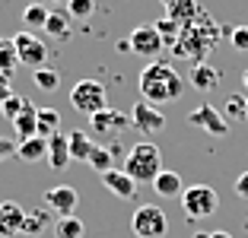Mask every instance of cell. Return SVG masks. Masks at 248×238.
<instances>
[{
    "label": "cell",
    "mask_w": 248,
    "mask_h": 238,
    "mask_svg": "<svg viewBox=\"0 0 248 238\" xmlns=\"http://www.w3.org/2000/svg\"><path fill=\"white\" fill-rule=\"evenodd\" d=\"M127 42H131V54H143V58H156V54L166 48L159 32H156V26H137V29L127 35Z\"/></svg>",
    "instance_id": "cell-9"
},
{
    "label": "cell",
    "mask_w": 248,
    "mask_h": 238,
    "mask_svg": "<svg viewBox=\"0 0 248 238\" xmlns=\"http://www.w3.org/2000/svg\"><path fill=\"white\" fill-rule=\"evenodd\" d=\"M131 124H134L137 130H143V134H159V130L166 127V118H162L159 111L150 105V102L140 99L137 105L131 108Z\"/></svg>",
    "instance_id": "cell-11"
},
{
    "label": "cell",
    "mask_w": 248,
    "mask_h": 238,
    "mask_svg": "<svg viewBox=\"0 0 248 238\" xmlns=\"http://www.w3.org/2000/svg\"><path fill=\"white\" fill-rule=\"evenodd\" d=\"M45 32L51 38H67L70 35V16L67 13H51L48 22H45Z\"/></svg>",
    "instance_id": "cell-29"
},
{
    "label": "cell",
    "mask_w": 248,
    "mask_h": 238,
    "mask_svg": "<svg viewBox=\"0 0 248 238\" xmlns=\"http://www.w3.org/2000/svg\"><path fill=\"white\" fill-rule=\"evenodd\" d=\"M16 140H7V137H0V162H3V159H10V156H16Z\"/></svg>",
    "instance_id": "cell-35"
},
{
    "label": "cell",
    "mask_w": 248,
    "mask_h": 238,
    "mask_svg": "<svg viewBox=\"0 0 248 238\" xmlns=\"http://www.w3.org/2000/svg\"><path fill=\"white\" fill-rule=\"evenodd\" d=\"M219 26L210 19V16L201 10V13L194 16V19L188 22L182 29V35H178V45H175V54L178 58H188L194 60V64H204V58L213 51V45L219 42Z\"/></svg>",
    "instance_id": "cell-2"
},
{
    "label": "cell",
    "mask_w": 248,
    "mask_h": 238,
    "mask_svg": "<svg viewBox=\"0 0 248 238\" xmlns=\"http://www.w3.org/2000/svg\"><path fill=\"white\" fill-rule=\"evenodd\" d=\"M13 48H16L19 64L32 67V70L45 67V60H48V45H45L42 38H35L32 32H16L13 35Z\"/></svg>",
    "instance_id": "cell-7"
},
{
    "label": "cell",
    "mask_w": 248,
    "mask_h": 238,
    "mask_svg": "<svg viewBox=\"0 0 248 238\" xmlns=\"http://www.w3.org/2000/svg\"><path fill=\"white\" fill-rule=\"evenodd\" d=\"M115 48H118V51H121V54H131V42H127V38H121V42H118V45H115Z\"/></svg>",
    "instance_id": "cell-38"
},
{
    "label": "cell",
    "mask_w": 248,
    "mask_h": 238,
    "mask_svg": "<svg viewBox=\"0 0 248 238\" xmlns=\"http://www.w3.org/2000/svg\"><path fill=\"white\" fill-rule=\"evenodd\" d=\"M210 238H232V235H229V232H213Z\"/></svg>",
    "instance_id": "cell-39"
},
{
    "label": "cell",
    "mask_w": 248,
    "mask_h": 238,
    "mask_svg": "<svg viewBox=\"0 0 248 238\" xmlns=\"http://www.w3.org/2000/svg\"><path fill=\"white\" fill-rule=\"evenodd\" d=\"M61 127V115L54 108H38V137H54Z\"/></svg>",
    "instance_id": "cell-24"
},
{
    "label": "cell",
    "mask_w": 248,
    "mask_h": 238,
    "mask_svg": "<svg viewBox=\"0 0 248 238\" xmlns=\"http://www.w3.org/2000/svg\"><path fill=\"white\" fill-rule=\"evenodd\" d=\"M42 3H61V0H42Z\"/></svg>",
    "instance_id": "cell-42"
},
{
    "label": "cell",
    "mask_w": 248,
    "mask_h": 238,
    "mask_svg": "<svg viewBox=\"0 0 248 238\" xmlns=\"http://www.w3.org/2000/svg\"><path fill=\"white\" fill-rule=\"evenodd\" d=\"M95 10V0H67V16L70 19H86Z\"/></svg>",
    "instance_id": "cell-32"
},
{
    "label": "cell",
    "mask_w": 248,
    "mask_h": 238,
    "mask_svg": "<svg viewBox=\"0 0 248 238\" xmlns=\"http://www.w3.org/2000/svg\"><path fill=\"white\" fill-rule=\"evenodd\" d=\"M48 165H51L54 172L70 165V140H67V134L48 137Z\"/></svg>",
    "instance_id": "cell-17"
},
{
    "label": "cell",
    "mask_w": 248,
    "mask_h": 238,
    "mask_svg": "<svg viewBox=\"0 0 248 238\" xmlns=\"http://www.w3.org/2000/svg\"><path fill=\"white\" fill-rule=\"evenodd\" d=\"M191 238H210V235H207V232H194V235H191Z\"/></svg>",
    "instance_id": "cell-41"
},
{
    "label": "cell",
    "mask_w": 248,
    "mask_h": 238,
    "mask_svg": "<svg viewBox=\"0 0 248 238\" xmlns=\"http://www.w3.org/2000/svg\"><path fill=\"white\" fill-rule=\"evenodd\" d=\"M197 13H201L197 0H172V3H166V19L178 22V26H188Z\"/></svg>",
    "instance_id": "cell-19"
},
{
    "label": "cell",
    "mask_w": 248,
    "mask_h": 238,
    "mask_svg": "<svg viewBox=\"0 0 248 238\" xmlns=\"http://www.w3.org/2000/svg\"><path fill=\"white\" fill-rule=\"evenodd\" d=\"M13 130H16V137H19V143L38 137V108L32 105V102H26V108L13 118Z\"/></svg>",
    "instance_id": "cell-16"
},
{
    "label": "cell",
    "mask_w": 248,
    "mask_h": 238,
    "mask_svg": "<svg viewBox=\"0 0 248 238\" xmlns=\"http://www.w3.org/2000/svg\"><path fill=\"white\" fill-rule=\"evenodd\" d=\"M182 200V209L188 219H207L213 216L219 209V194L213 188H207V184H191V188H185V194L178 197Z\"/></svg>",
    "instance_id": "cell-4"
},
{
    "label": "cell",
    "mask_w": 248,
    "mask_h": 238,
    "mask_svg": "<svg viewBox=\"0 0 248 238\" xmlns=\"http://www.w3.org/2000/svg\"><path fill=\"white\" fill-rule=\"evenodd\" d=\"M16 156L22 162H38V159H48V140L45 137H32V140H22L16 146Z\"/></svg>",
    "instance_id": "cell-20"
},
{
    "label": "cell",
    "mask_w": 248,
    "mask_h": 238,
    "mask_svg": "<svg viewBox=\"0 0 248 238\" xmlns=\"http://www.w3.org/2000/svg\"><path fill=\"white\" fill-rule=\"evenodd\" d=\"M153 191H156L159 197H169V200H172V197H182V194H185L182 175L172 172V168H162V172L153 178Z\"/></svg>",
    "instance_id": "cell-18"
},
{
    "label": "cell",
    "mask_w": 248,
    "mask_h": 238,
    "mask_svg": "<svg viewBox=\"0 0 248 238\" xmlns=\"http://www.w3.org/2000/svg\"><path fill=\"white\" fill-rule=\"evenodd\" d=\"M35 86L45 89V92H51V89L61 86V73L54 70V67H38L35 70Z\"/></svg>",
    "instance_id": "cell-31"
},
{
    "label": "cell",
    "mask_w": 248,
    "mask_h": 238,
    "mask_svg": "<svg viewBox=\"0 0 248 238\" xmlns=\"http://www.w3.org/2000/svg\"><path fill=\"white\" fill-rule=\"evenodd\" d=\"M13 95V86H10V76H3L0 73V108H3V102Z\"/></svg>",
    "instance_id": "cell-36"
},
{
    "label": "cell",
    "mask_w": 248,
    "mask_h": 238,
    "mask_svg": "<svg viewBox=\"0 0 248 238\" xmlns=\"http://www.w3.org/2000/svg\"><path fill=\"white\" fill-rule=\"evenodd\" d=\"M86 225H83L80 216H64L54 223V238H83Z\"/></svg>",
    "instance_id": "cell-23"
},
{
    "label": "cell",
    "mask_w": 248,
    "mask_h": 238,
    "mask_svg": "<svg viewBox=\"0 0 248 238\" xmlns=\"http://www.w3.org/2000/svg\"><path fill=\"white\" fill-rule=\"evenodd\" d=\"M188 83L197 89V92H213V89L219 86V70H213L207 60H204V64H191Z\"/></svg>",
    "instance_id": "cell-14"
},
{
    "label": "cell",
    "mask_w": 248,
    "mask_h": 238,
    "mask_svg": "<svg viewBox=\"0 0 248 238\" xmlns=\"http://www.w3.org/2000/svg\"><path fill=\"white\" fill-rule=\"evenodd\" d=\"M77 203H80V194H77V191H73L70 184H61V188L45 191V209L58 213L61 219H64V216H73Z\"/></svg>",
    "instance_id": "cell-10"
},
{
    "label": "cell",
    "mask_w": 248,
    "mask_h": 238,
    "mask_svg": "<svg viewBox=\"0 0 248 238\" xmlns=\"http://www.w3.org/2000/svg\"><path fill=\"white\" fill-rule=\"evenodd\" d=\"M70 105L77 111H83L86 118H93V115L108 108V92H105V86L95 83V79H80V83L70 89Z\"/></svg>",
    "instance_id": "cell-5"
},
{
    "label": "cell",
    "mask_w": 248,
    "mask_h": 238,
    "mask_svg": "<svg viewBox=\"0 0 248 238\" xmlns=\"http://www.w3.org/2000/svg\"><path fill=\"white\" fill-rule=\"evenodd\" d=\"M229 42H232L235 51H248V26H235V29H229Z\"/></svg>",
    "instance_id": "cell-34"
},
{
    "label": "cell",
    "mask_w": 248,
    "mask_h": 238,
    "mask_svg": "<svg viewBox=\"0 0 248 238\" xmlns=\"http://www.w3.org/2000/svg\"><path fill=\"white\" fill-rule=\"evenodd\" d=\"M102 184H105V188H108L115 197H121V200H131V197H137V181L127 178V175H124L121 168L102 172Z\"/></svg>",
    "instance_id": "cell-13"
},
{
    "label": "cell",
    "mask_w": 248,
    "mask_h": 238,
    "mask_svg": "<svg viewBox=\"0 0 248 238\" xmlns=\"http://www.w3.org/2000/svg\"><path fill=\"white\" fill-rule=\"evenodd\" d=\"M182 29H185V26H178V22L166 19V16L156 22V32H159V38H162V45H166V48H175V45H178V35H182Z\"/></svg>",
    "instance_id": "cell-27"
},
{
    "label": "cell",
    "mask_w": 248,
    "mask_h": 238,
    "mask_svg": "<svg viewBox=\"0 0 248 238\" xmlns=\"http://www.w3.org/2000/svg\"><path fill=\"white\" fill-rule=\"evenodd\" d=\"M70 159H77V162H86L89 159V152H93V140L86 137V134H83V130H70Z\"/></svg>",
    "instance_id": "cell-21"
},
{
    "label": "cell",
    "mask_w": 248,
    "mask_h": 238,
    "mask_svg": "<svg viewBox=\"0 0 248 238\" xmlns=\"http://www.w3.org/2000/svg\"><path fill=\"white\" fill-rule=\"evenodd\" d=\"M245 121H248V102H245Z\"/></svg>",
    "instance_id": "cell-43"
},
{
    "label": "cell",
    "mask_w": 248,
    "mask_h": 238,
    "mask_svg": "<svg viewBox=\"0 0 248 238\" xmlns=\"http://www.w3.org/2000/svg\"><path fill=\"white\" fill-rule=\"evenodd\" d=\"M26 209L19 203H0V238H16L22 232Z\"/></svg>",
    "instance_id": "cell-12"
},
{
    "label": "cell",
    "mask_w": 248,
    "mask_h": 238,
    "mask_svg": "<svg viewBox=\"0 0 248 238\" xmlns=\"http://www.w3.org/2000/svg\"><path fill=\"white\" fill-rule=\"evenodd\" d=\"M51 223L48 219V213H45V207H35V209H26V219H22V232L26 235H42L45 225Z\"/></svg>",
    "instance_id": "cell-22"
},
{
    "label": "cell",
    "mask_w": 248,
    "mask_h": 238,
    "mask_svg": "<svg viewBox=\"0 0 248 238\" xmlns=\"http://www.w3.org/2000/svg\"><path fill=\"white\" fill-rule=\"evenodd\" d=\"M182 92H185L182 73L172 64H166V60H153V64H146V70L140 73V95L153 108L162 105V102H178Z\"/></svg>",
    "instance_id": "cell-1"
},
{
    "label": "cell",
    "mask_w": 248,
    "mask_h": 238,
    "mask_svg": "<svg viewBox=\"0 0 248 238\" xmlns=\"http://www.w3.org/2000/svg\"><path fill=\"white\" fill-rule=\"evenodd\" d=\"M235 194H239L242 200H248V172H242L239 178H235Z\"/></svg>",
    "instance_id": "cell-37"
},
{
    "label": "cell",
    "mask_w": 248,
    "mask_h": 238,
    "mask_svg": "<svg viewBox=\"0 0 248 238\" xmlns=\"http://www.w3.org/2000/svg\"><path fill=\"white\" fill-rule=\"evenodd\" d=\"M131 229H134L137 238H166L169 216L159 207H153V203H143V207H137V213H134Z\"/></svg>",
    "instance_id": "cell-6"
},
{
    "label": "cell",
    "mask_w": 248,
    "mask_h": 238,
    "mask_svg": "<svg viewBox=\"0 0 248 238\" xmlns=\"http://www.w3.org/2000/svg\"><path fill=\"white\" fill-rule=\"evenodd\" d=\"M245 102L248 95H229L226 105H223V118L226 121H245Z\"/></svg>",
    "instance_id": "cell-30"
},
{
    "label": "cell",
    "mask_w": 248,
    "mask_h": 238,
    "mask_svg": "<svg viewBox=\"0 0 248 238\" xmlns=\"http://www.w3.org/2000/svg\"><path fill=\"white\" fill-rule=\"evenodd\" d=\"M188 124L207 130V134H213V137H226V130H229V121L223 118V111H217L213 105H197V108L188 115Z\"/></svg>",
    "instance_id": "cell-8"
},
{
    "label": "cell",
    "mask_w": 248,
    "mask_h": 238,
    "mask_svg": "<svg viewBox=\"0 0 248 238\" xmlns=\"http://www.w3.org/2000/svg\"><path fill=\"white\" fill-rule=\"evenodd\" d=\"M86 162H89V165H93L99 175H102V172H111V168H115V165H111V162H115V156H111L108 146H93V152H89Z\"/></svg>",
    "instance_id": "cell-26"
},
{
    "label": "cell",
    "mask_w": 248,
    "mask_h": 238,
    "mask_svg": "<svg viewBox=\"0 0 248 238\" xmlns=\"http://www.w3.org/2000/svg\"><path fill=\"white\" fill-rule=\"evenodd\" d=\"M22 108H26V99H22V95H16V92H13V95H10L7 102H3V108H0V115H3V118H10V121H13V118L19 115Z\"/></svg>",
    "instance_id": "cell-33"
},
{
    "label": "cell",
    "mask_w": 248,
    "mask_h": 238,
    "mask_svg": "<svg viewBox=\"0 0 248 238\" xmlns=\"http://www.w3.org/2000/svg\"><path fill=\"white\" fill-rule=\"evenodd\" d=\"M127 178H134L137 184H143V181H150L153 184V178L162 172V152L156 143H150V140H140V143L131 146V152H127V159H124V168H121Z\"/></svg>",
    "instance_id": "cell-3"
},
{
    "label": "cell",
    "mask_w": 248,
    "mask_h": 238,
    "mask_svg": "<svg viewBox=\"0 0 248 238\" xmlns=\"http://www.w3.org/2000/svg\"><path fill=\"white\" fill-rule=\"evenodd\" d=\"M89 124L95 127V134H118V130H124L127 124H131V118L127 115H121V111H111V108H105V111H99V115H93L89 118Z\"/></svg>",
    "instance_id": "cell-15"
},
{
    "label": "cell",
    "mask_w": 248,
    "mask_h": 238,
    "mask_svg": "<svg viewBox=\"0 0 248 238\" xmlns=\"http://www.w3.org/2000/svg\"><path fill=\"white\" fill-rule=\"evenodd\" d=\"M159 3H162V7H166V3H172V0H159Z\"/></svg>",
    "instance_id": "cell-44"
},
{
    "label": "cell",
    "mask_w": 248,
    "mask_h": 238,
    "mask_svg": "<svg viewBox=\"0 0 248 238\" xmlns=\"http://www.w3.org/2000/svg\"><path fill=\"white\" fill-rule=\"evenodd\" d=\"M16 64H19V58H16L13 38H0V73H3V76H13Z\"/></svg>",
    "instance_id": "cell-25"
},
{
    "label": "cell",
    "mask_w": 248,
    "mask_h": 238,
    "mask_svg": "<svg viewBox=\"0 0 248 238\" xmlns=\"http://www.w3.org/2000/svg\"><path fill=\"white\" fill-rule=\"evenodd\" d=\"M242 86H245V92H248V70L242 73Z\"/></svg>",
    "instance_id": "cell-40"
},
{
    "label": "cell",
    "mask_w": 248,
    "mask_h": 238,
    "mask_svg": "<svg viewBox=\"0 0 248 238\" xmlns=\"http://www.w3.org/2000/svg\"><path fill=\"white\" fill-rule=\"evenodd\" d=\"M48 16H51V10L45 7V3H29V7L22 10V19H26V26H32V29H45Z\"/></svg>",
    "instance_id": "cell-28"
}]
</instances>
